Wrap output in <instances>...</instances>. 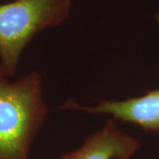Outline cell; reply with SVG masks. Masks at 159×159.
<instances>
[{
    "instance_id": "obj_1",
    "label": "cell",
    "mask_w": 159,
    "mask_h": 159,
    "mask_svg": "<svg viewBox=\"0 0 159 159\" xmlns=\"http://www.w3.org/2000/svg\"><path fill=\"white\" fill-rule=\"evenodd\" d=\"M0 68V159H29V151L49 112L42 77L30 72L15 81Z\"/></svg>"
},
{
    "instance_id": "obj_2",
    "label": "cell",
    "mask_w": 159,
    "mask_h": 159,
    "mask_svg": "<svg viewBox=\"0 0 159 159\" xmlns=\"http://www.w3.org/2000/svg\"><path fill=\"white\" fill-rule=\"evenodd\" d=\"M71 0H14L0 5V68L14 75L25 47L41 30L64 22Z\"/></svg>"
},
{
    "instance_id": "obj_3",
    "label": "cell",
    "mask_w": 159,
    "mask_h": 159,
    "mask_svg": "<svg viewBox=\"0 0 159 159\" xmlns=\"http://www.w3.org/2000/svg\"><path fill=\"white\" fill-rule=\"evenodd\" d=\"M61 108L85 111L93 114H108L111 115L113 119L133 123L145 130L159 133V89L142 97L123 101L102 100L95 106H80L68 101Z\"/></svg>"
},
{
    "instance_id": "obj_4",
    "label": "cell",
    "mask_w": 159,
    "mask_h": 159,
    "mask_svg": "<svg viewBox=\"0 0 159 159\" xmlns=\"http://www.w3.org/2000/svg\"><path fill=\"white\" fill-rule=\"evenodd\" d=\"M140 141L109 120L101 130L91 134L83 144L60 159H130L140 148Z\"/></svg>"
},
{
    "instance_id": "obj_5",
    "label": "cell",
    "mask_w": 159,
    "mask_h": 159,
    "mask_svg": "<svg viewBox=\"0 0 159 159\" xmlns=\"http://www.w3.org/2000/svg\"><path fill=\"white\" fill-rule=\"evenodd\" d=\"M156 19H157V21L159 24V12H157V16H156Z\"/></svg>"
}]
</instances>
